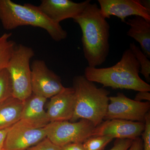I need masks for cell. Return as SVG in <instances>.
Listing matches in <instances>:
<instances>
[{
  "label": "cell",
  "instance_id": "6da1fadb",
  "mask_svg": "<svg viewBox=\"0 0 150 150\" xmlns=\"http://www.w3.org/2000/svg\"><path fill=\"white\" fill-rule=\"evenodd\" d=\"M81 30L84 56L88 67L96 68L106 61L110 51V25L96 4L90 3L73 19Z\"/></svg>",
  "mask_w": 150,
  "mask_h": 150
},
{
  "label": "cell",
  "instance_id": "7a4b0ae2",
  "mask_svg": "<svg viewBox=\"0 0 150 150\" xmlns=\"http://www.w3.org/2000/svg\"><path fill=\"white\" fill-rule=\"evenodd\" d=\"M140 70L139 64L129 48L116 64L100 69L86 67L84 76L91 81L113 89L150 91V85L140 77Z\"/></svg>",
  "mask_w": 150,
  "mask_h": 150
},
{
  "label": "cell",
  "instance_id": "3957f363",
  "mask_svg": "<svg viewBox=\"0 0 150 150\" xmlns=\"http://www.w3.org/2000/svg\"><path fill=\"white\" fill-rule=\"evenodd\" d=\"M0 21L6 30L25 25L43 28L57 42L64 40L68 35L60 23L52 21L38 7L31 4L21 5L11 0H0Z\"/></svg>",
  "mask_w": 150,
  "mask_h": 150
},
{
  "label": "cell",
  "instance_id": "277c9868",
  "mask_svg": "<svg viewBox=\"0 0 150 150\" xmlns=\"http://www.w3.org/2000/svg\"><path fill=\"white\" fill-rule=\"evenodd\" d=\"M75 103L74 115L71 122L86 119L98 126L104 119L109 103L110 91L98 88L84 76H76L73 80Z\"/></svg>",
  "mask_w": 150,
  "mask_h": 150
},
{
  "label": "cell",
  "instance_id": "5b68a950",
  "mask_svg": "<svg viewBox=\"0 0 150 150\" xmlns=\"http://www.w3.org/2000/svg\"><path fill=\"white\" fill-rule=\"evenodd\" d=\"M34 56L32 48L16 45L6 68L11 81L12 96L23 102L32 94L30 63Z\"/></svg>",
  "mask_w": 150,
  "mask_h": 150
},
{
  "label": "cell",
  "instance_id": "8992f818",
  "mask_svg": "<svg viewBox=\"0 0 150 150\" xmlns=\"http://www.w3.org/2000/svg\"><path fill=\"white\" fill-rule=\"evenodd\" d=\"M95 128L91 122L83 119L74 122H51L45 127L46 138L61 147L73 143L83 144L91 137Z\"/></svg>",
  "mask_w": 150,
  "mask_h": 150
},
{
  "label": "cell",
  "instance_id": "52a82bcc",
  "mask_svg": "<svg viewBox=\"0 0 150 150\" xmlns=\"http://www.w3.org/2000/svg\"><path fill=\"white\" fill-rule=\"evenodd\" d=\"M109 99L105 120L121 119L144 123L146 115L150 111V102L136 101L121 93L109 97Z\"/></svg>",
  "mask_w": 150,
  "mask_h": 150
},
{
  "label": "cell",
  "instance_id": "ba28073f",
  "mask_svg": "<svg viewBox=\"0 0 150 150\" xmlns=\"http://www.w3.org/2000/svg\"><path fill=\"white\" fill-rule=\"evenodd\" d=\"M30 68L33 93L47 99L64 89L61 78L48 69L44 61L35 60Z\"/></svg>",
  "mask_w": 150,
  "mask_h": 150
},
{
  "label": "cell",
  "instance_id": "9c48e42d",
  "mask_svg": "<svg viewBox=\"0 0 150 150\" xmlns=\"http://www.w3.org/2000/svg\"><path fill=\"white\" fill-rule=\"evenodd\" d=\"M46 138L45 127L36 128L20 120L9 129L3 150H25Z\"/></svg>",
  "mask_w": 150,
  "mask_h": 150
},
{
  "label": "cell",
  "instance_id": "30bf717a",
  "mask_svg": "<svg viewBox=\"0 0 150 150\" xmlns=\"http://www.w3.org/2000/svg\"><path fill=\"white\" fill-rule=\"evenodd\" d=\"M144 123L121 119L103 121L94 129L91 137L107 136L113 139L134 140L139 137L144 130Z\"/></svg>",
  "mask_w": 150,
  "mask_h": 150
},
{
  "label": "cell",
  "instance_id": "8fae6325",
  "mask_svg": "<svg viewBox=\"0 0 150 150\" xmlns=\"http://www.w3.org/2000/svg\"><path fill=\"white\" fill-rule=\"evenodd\" d=\"M101 14L105 18L117 17L126 23L127 17L140 16L150 22V13L142 5L140 0H98Z\"/></svg>",
  "mask_w": 150,
  "mask_h": 150
},
{
  "label": "cell",
  "instance_id": "7c38bea8",
  "mask_svg": "<svg viewBox=\"0 0 150 150\" xmlns=\"http://www.w3.org/2000/svg\"><path fill=\"white\" fill-rule=\"evenodd\" d=\"M91 1L76 3L70 0H42L38 8L47 17L57 23L74 19L83 12Z\"/></svg>",
  "mask_w": 150,
  "mask_h": 150
},
{
  "label": "cell",
  "instance_id": "4fadbf2b",
  "mask_svg": "<svg viewBox=\"0 0 150 150\" xmlns=\"http://www.w3.org/2000/svg\"><path fill=\"white\" fill-rule=\"evenodd\" d=\"M75 97L73 87L64 89L51 98L47 107L50 122L71 121L74 111Z\"/></svg>",
  "mask_w": 150,
  "mask_h": 150
},
{
  "label": "cell",
  "instance_id": "5bb4252c",
  "mask_svg": "<svg viewBox=\"0 0 150 150\" xmlns=\"http://www.w3.org/2000/svg\"><path fill=\"white\" fill-rule=\"evenodd\" d=\"M47 99L33 93L24 101L21 120L36 128H44L50 123L44 109Z\"/></svg>",
  "mask_w": 150,
  "mask_h": 150
},
{
  "label": "cell",
  "instance_id": "9a60e30c",
  "mask_svg": "<svg viewBox=\"0 0 150 150\" xmlns=\"http://www.w3.org/2000/svg\"><path fill=\"white\" fill-rule=\"evenodd\" d=\"M130 26L127 35L139 43L142 51L150 57V22L140 16L129 19L126 22Z\"/></svg>",
  "mask_w": 150,
  "mask_h": 150
},
{
  "label": "cell",
  "instance_id": "2e32d148",
  "mask_svg": "<svg viewBox=\"0 0 150 150\" xmlns=\"http://www.w3.org/2000/svg\"><path fill=\"white\" fill-rule=\"evenodd\" d=\"M24 102L12 96L0 103V130L10 128L21 120Z\"/></svg>",
  "mask_w": 150,
  "mask_h": 150
},
{
  "label": "cell",
  "instance_id": "e0dca14e",
  "mask_svg": "<svg viewBox=\"0 0 150 150\" xmlns=\"http://www.w3.org/2000/svg\"><path fill=\"white\" fill-rule=\"evenodd\" d=\"M11 33H5L0 36V70L7 67L13 51L15 47V43L10 40Z\"/></svg>",
  "mask_w": 150,
  "mask_h": 150
},
{
  "label": "cell",
  "instance_id": "ac0fdd59",
  "mask_svg": "<svg viewBox=\"0 0 150 150\" xmlns=\"http://www.w3.org/2000/svg\"><path fill=\"white\" fill-rule=\"evenodd\" d=\"M129 49L139 64L140 73L144 76L147 82H150V61L149 58L134 43H130Z\"/></svg>",
  "mask_w": 150,
  "mask_h": 150
},
{
  "label": "cell",
  "instance_id": "d6986e66",
  "mask_svg": "<svg viewBox=\"0 0 150 150\" xmlns=\"http://www.w3.org/2000/svg\"><path fill=\"white\" fill-rule=\"evenodd\" d=\"M12 96V87L7 69L0 70V103Z\"/></svg>",
  "mask_w": 150,
  "mask_h": 150
},
{
  "label": "cell",
  "instance_id": "ffe728a7",
  "mask_svg": "<svg viewBox=\"0 0 150 150\" xmlns=\"http://www.w3.org/2000/svg\"><path fill=\"white\" fill-rule=\"evenodd\" d=\"M113 138L110 136L91 137L83 143L85 150H103Z\"/></svg>",
  "mask_w": 150,
  "mask_h": 150
},
{
  "label": "cell",
  "instance_id": "44dd1931",
  "mask_svg": "<svg viewBox=\"0 0 150 150\" xmlns=\"http://www.w3.org/2000/svg\"><path fill=\"white\" fill-rule=\"evenodd\" d=\"M145 128L142 134L143 141V150H150V112L146 115Z\"/></svg>",
  "mask_w": 150,
  "mask_h": 150
},
{
  "label": "cell",
  "instance_id": "7402d4cb",
  "mask_svg": "<svg viewBox=\"0 0 150 150\" xmlns=\"http://www.w3.org/2000/svg\"><path fill=\"white\" fill-rule=\"evenodd\" d=\"M25 150H62V147L54 144L48 138H46Z\"/></svg>",
  "mask_w": 150,
  "mask_h": 150
},
{
  "label": "cell",
  "instance_id": "603a6c76",
  "mask_svg": "<svg viewBox=\"0 0 150 150\" xmlns=\"http://www.w3.org/2000/svg\"><path fill=\"white\" fill-rule=\"evenodd\" d=\"M133 142L129 139H116L113 147L109 150H128Z\"/></svg>",
  "mask_w": 150,
  "mask_h": 150
},
{
  "label": "cell",
  "instance_id": "cb8c5ba5",
  "mask_svg": "<svg viewBox=\"0 0 150 150\" xmlns=\"http://www.w3.org/2000/svg\"><path fill=\"white\" fill-rule=\"evenodd\" d=\"M150 91H141L138 92L136 94L134 100L137 101L142 102V100H146L150 102Z\"/></svg>",
  "mask_w": 150,
  "mask_h": 150
},
{
  "label": "cell",
  "instance_id": "d4e9b609",
  "mask_svg": "<svg viewBox=\"0 0 150 150\" xmlns=\"http://www.w3.org/2000/svg\"><path fill=\"white\" fill-rule=\"evenodd\" d=\"M128 150H143V141L142 139L139 137L133 140L132 144Z\"/></svg>",
  "mask_w": 150,
  "mask_h": 150
},
{
  "label": "cell",
  "instance_id": "484cf974",
  "mask_svg": "<svg viewBox=\"0 0 150 150\" xmlns=\"http://www.w3.org/2000/svg\"><path fill=\"white\" fill-rule=\"evenodd\" d=\"M62 150H85L83 144L73 143L66 145L62 147Z\"/></svg>",
  "mask_w": 150,
  "mask_h": 150
},
{
  "label": "cell",
  "instance_id": "4316f807",
  "mask_svg": "<svg viewBox=\"0 0 150 150\" xmlns=\"http://www.w3.org/2000/svg\"><path fill=\"white\" fill-rule=\"evenodd\" d=\"M10 128L4 129V130H0V150L4 149L5 141L7 134Z\"/></svg>",
  "mask_w": 150,
  "mask_h": 150
},
{
  "label": "cell",
  "instance_id": "83f0119b",
  "mask_svg": "<svg viewBox=\"0 0 150 150\" xmlns=\"http://www.w3.org/2000/svg\"><path fill=\"white\" fill-rule=\"evenodd\" d=\"M143 6L150 13V1L149 0H142L141 1Z\"/></svg>",
  "mask_w": 150,
  "mask_h": 150
}]
</instances>
